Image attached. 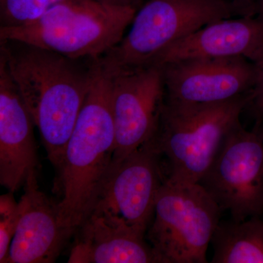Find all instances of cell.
<instances>
[{
    "mask_svg": "<svg viewBox=\"0 0 263 263\" xmlns=\"http://www.w3.org/2000/svg\"><path fill=\"white\" fill-rule=\"evenodd\" d=\"M0 51L57 170L89 92L96 59H71L18 41H1Z\"/></svg>",
    "mask_w": 263,
    "mask_h": 263,
    "instance_id": "obj_1",
    "label": "cell"
},
{
    "mask_svg": "<svg viewBox=\"0 0 263 263\" xmlns=\"http://www.w3.org/2000/svg\"><path fill=\"white\" fill-rule=\"evenodd\" d=\"M110 95V74L95 60L89 92L57 170L60 217L74 232L91 214L113 161L116 129Z\"/></svg>",
    "mask_w": 263,
    "mask_h": 263,
    "instance_id": "obj_2",
    "label": "cell"
},
{
    "mask_svg": "<svg viewBox=\"0 0 263 263\" xmlns=\"http://www.w3.org/2000/svg\"><path fill=\"white\" fill-rule=\"evenodd\" d=\"M257 14L256 0H148L127 34L98 61L109 71L149 67L171 45L207 24Z\"/></svg>",
    "mask_w": 263,
    "mask_h": 263,
    "instance_id": "obj_3",
    "label": "cell"
},
{
    "mask_svg": "<svg viewBox=\"0 0 263 263\" xmlns=\"http://www.w3.org/2000/svg\"><path fill=\"white\" fill-rule=\"evenodd\" d=\"M137 10L130 4L68 0L31 23L0 27V40L27 43L71 59L95 60L122 39Z\"/></svg>",
    "mask_w": 263,
    "mask_h": 263,
    "instance_id": "obj_4",
    "label": "cell"
},
{
    "mask_svg": "<svg viewBox=\"0 0 263 263\" xmlns=\"http://www.w3.org/2000/svg\"><path fill=\"white\" fill-rule=\"evenodd\" d=\"M251 94L206 105H183L164 100L155 136L168 164L167 179L198 183L228 132L239 122Z\"/></svg>",
    "mask_w": 263,
    "mask_h": 263,
    "instance_id": "obj_5",
    "label": "cell"
},
{
    "mask_svg": "<svg viewBox=\"0 0 263 263\" xmlns=\"http://www.w3.org/2000/svg\"><path fill=\"white\" fill-rule=\"evenodd\" d=\"M222 211L199 183L166 179L156 200L148 239L160 263H206Z\"/></svg>",
    "mask_w": 263,
    "mask_h": 263,
    "instance_id": "obj_6",
    "label": "cell"
},
{
    "mask_svg": "<svg viewBox=\"0 0 263 263\" xmlns=\"http://www.w3.org/2000/svg\"><path fill=\"white\" fill-rule=\"evenodd\" d=\"M197 183L233 220L262 216L263 142L256 131L237 122Z\"/></svg>",
    "mask_w": 263,
    "mask_h": 263,
    "instance_id": "obj_7",
    "label": "cell"
},
{
    "mask_svg": "<svg viewBox=\"0 0 263 263\" xmlns=\"http://www.w3.org/2000/svg\"><path fill=\"white\" fill-rule=\"evenodd\" d=\"M162 157L154 135L122 161L112 164L90 214L145 234L166 180Z\"/></svg>",
    "mask_w": 263,
    "mask_h": 263,
    "instance_id": "obj_8",
    "label": "cell"
},
{
    "mask_svg": "<svg viewBox=\"0 0 263 263\" xmlns=\"http://www.w3.org/2000/svg\"><path fill=\"white\" fill-rule=\"evenodd\" d=\"M105 70L111 79L110 101L116 129L114 164L155 135L164 102L163 73L160 66Z\"/></svg>",
    "mask_w": 263,
    "mask_h": 263,
    "instance_id": "obj_9",
    "label": "cell"
},
{
    "mask_svg": "<svg viewBox=\"0 0 263 263\" xmlns=\"http://www.w3.org/2000/svg\"><path fill=\"white\" fill-rule=\"evenodd\" d=\"M164 100L183 105L224 103L252 92L254 62L245 57L198 58L160 66Z\"/></svg>",
    "mask_w": 263,
    "mask_h": 263,
    "instance_id": "obj_10",
    "label": "cell"
},
{
    "mask_svg": "<svg viewBox=\"0 0 263 263\" xmlns=\"http://www.w3.org/2000/svg\"><path fill=\"white\" fill-rule=\"evenodd\" d=\"M24 190L7 263L53 262L74 231L62 222L57 202L40 190L37 173L29 175Z\"/></svg>",
    "mask_w": 263,
    "mask_h": 263,
    "instance_id": "obj_11",
    "label": "cell"
},
{
    "mask_svg": "<svg viewBox=\"0 0 263 263\" xmlns=\"http://www.w3.org/2000/svg\"><path fill=\"white\" fill-rule=\"evenodd\" d=\"M34 121L0 59V183L15 193L37 173Z\"/></svg>",
    "mask_w": 263,
    "mask_h": 263,
    "instance_id": "obj_12",
    "label": "cell"
},
{
    "mask_svg": "<svg viewBox=\"0 0 263 263\" xmlns=\"http://www.w3.org/2000/svg\"><path fill=\"white\" fill-rule=\"evenodd\" d=\"M263 56V17L245 15L216 21L176 41L152 66L198 58L245 57L254 63Z\"/></svg>",
    "mask_w": 263,
    "mask_h": 263,
    "instance_id": "obj_13",
    "label": "cell"
},
{
    "mask_svg": "<svg viewBox=\"0 0 263 263\" xmlns=\"http://www.w3.org/2000/svg\"><path fill=\"white\" fill-rule=\"evenodd\" d=\"M79 229L68 262L160 263L144 233L112 226L94 214Z\"/></svg>",
    "mask_w": 263,
    "mask_h": 263,
    "instance_id": "obj_14",
    "label": "cell"
},
{
    "mask_svg": "<svg viewBox=\"0 0 263 263\" xmlns=\"http://www.w3.org/2000/svg\"><path fill=\"white\" fill-rule=\"evenodd\" d=\"M212 263H263V219L220 221L213 235Z\"/></svg>",
    "mask_w": 263,
    "mask_h": 263,
    "instance_id": "obj_15",
    "label": "cell"
},
{
    "mask_svg": "<svg viewBox=\"0 0 263 263\" xmlns=\"http://www.w3.org/2000/svg\"><path fill=\"white\" fill-rule=\"evenodd\" d=\"M66 1L68 0H0L1 27L31 23Z\"/></svg>",
    "mask_w": 263,
    "mask_h": 263,
    "instance_id": "obj_16",
    "label": "cell"
},
{
    "mask_svg": "<svg viewBox=\"0 0 263 263\" xmlns=\"http://www.w3.org/2000/svg\"><path fill=\"white\" fill-rule=\"evenodd\" d=\"M12 192L0 196V262L7 263L20 219V208Z\"/></svg>",
    "mask_w": 263,
    "mask_h": 263,
    "instance_id": "obj_17",
    "label": "cell"
},
{
    "mask_svg": "<svg viewBox=\"0 0 263 263\" xmlns=\"http://www.w3.org/2000/svg\"><path fill=\"white\" fill-rule=\"evenodd\" d=\"M255 65V81L247 109L251 110L256 122L263 119V56Z\"/></svg>",
    "mask_w": 263,
    "mask_h": 263,
    "instance_id": "obj_18",
    "label": "cell"
},
{
    "mask_svg": "<svg viewBox=\"0 0 263 263\" xmlns=\"http://www.w3.org/2000/svg\"><path fill=\"white\" fill-rule=\"evenodd\" d=\"M253 129L258 134L259 138L263 142V119L258 121V122H255V125H254Z\"/></svg>",
    "mask_w": 263,
    "mask_h": 263,
    "instance_id": "obj_19",
    "label": "cell"
},
{
    "mask_svg": "<svg viewBox=\"0 0 263 263\" xmlns=\"http://www.w3.org/2000/svg\"><path fill=\"white\" fill-rule=\"evenodd\" d=\"M257 14L263 17V0H256Z\"/></svg>",
    "mask_w": 263,
    "mask_h": 263,
    "instance_id": "obj_20",
    "label": "cell"
},
{
    "mask_svg": "<svg viewBox=\"0 0 263 263\" xmlns=\"http://www.w3.org/2000/svg\"><path fill=\"white\" fill-rule=\"evenodd\" d=\"M98 1L108 3V4H129V3L124 2V0H98Z\"/></svg>",
    "mask_w": 263,
    "mask_h": 263,
    "instance_id": "obj_21",
    "label": "cell"
},
{
    "mask_svg": "<svg viewBox=\"0 0 263 263\" xmlns=\"http://www.w3.org/2000/svg\"><path fill=\"white\" fill-rule=\"evenodd\" d=\"M124 1L129 3V4H132L135 5V6L138 7L139 3H141V0H124Z\"/></svg>",
    "mask_w": 263,
    "mask_h": 263,
    "instance_id": "obj_22",
    "label": "cell"
}]
</instances>
